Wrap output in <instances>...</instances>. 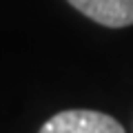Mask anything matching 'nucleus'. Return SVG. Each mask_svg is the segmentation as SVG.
<instances>
[{"label": "nucleus", "instance_id": "1", "mask_svg": "<svg viewBox=\"0 0 133 133\" xmlns=\"http://www.w3.org/2000/svg\"><path fill=\"white\" fill-rule=\"evenodd\" d=\"M40 133H124L115 118L89 109H69L42 124Z\"/></svg>", "mask_w": 133, "mask_h": 133}, {"label": "nucleus", "instance_id": "2", "mask_svg": "<svg viewBox=\"0 0 133 133\" xmlns=\"http://www.w3.org/2000/svg\"><path fill=\"white\" fill-rule=\"evenodd\" d=\"M80 14L111 29L133 24V0H66Z\"/></svg>", "mask_w": 133, "mask_h": 133}]
</instances>
